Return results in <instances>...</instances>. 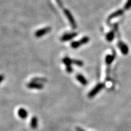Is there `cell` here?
Listing matches in <instances>:
<instances>
[{"mask_svg": "<svg viewBox=\"0 0 131 131\" xmlns=\"http://www.w3.org/2000/svg\"><path fill=\"white\" fill-rule=\"evenodd\" d=\"M64 13H65V15L67 17V18L69 23H70L71 27H72L73 29H76L77 25H76V21L70 11L68 10V9H64Z\"/></svg>", "mask_w": 131, "mask_h": 131, "instance_id": "cell-2", "label": "cell"}, {"mask_svg": "<svg viewBox=\"0 0 131 131\" xmlns=\"http://www.w3.org/2000/svg\"><path fill=\"white\" fill-rule=\"evenodd\" d=\"M78 35V33L76 32H72V33H65L61 37V41H69L72 40L74 38H75Z\"/></svg>", "mask_w": 131, "mask_h": 131, "instance_id": "cell-5", "label": "cell"}, {"mask_svg": "<svg viewBox=\"0 0 131 131\" xmlns=\"http://www.w3.org/2000/svg\"><path fill=\"white\" fill-rule=\"evenodd\" d=\"M72 64L80 67L83 66L84 65V63H83V61H82L80 60H76V59L72 60Z\"/></svg>", "mask_w": 131, "mask_h": 131, "instance_id": "cell-16", "label": "cell"}, {"mask_svg": "<svg viewBox=\"0 0 131 131\" xmlns=\"http://www.w3.org/2000/svg\"><path fill=\"white\" fill-rule=\"evenodd\" d=\"M76 129H77L78 131H84L83 130H82L81 129H80V128H76Z\"/></svg>", "mask_w": 131, "mask_h": 131, "instance_id": "cell-21", "label": "cell"}, {"mask_svg": "<svg viewBox=\"0 0 131 131\" xmlns=\"http://www.w3.org/2000/svg\"><path fill=\"white\" fill-rule=\"evenodd\" d=\"M33 82H35V83H41L42 84L43 83H46V82L47 81V80H46L44 78H34L32 80V81Z\"/></svg>", "mask_w": 131, "mask_h": 131, "instance_id": "cell-14", "label": "cell"}, {"mask_svg": "<svg viewBox=\"0 0 131 131\" xmlns=\"http://www.w3.org/2000/svg\"><path fill=\"white\" fill-rule=\"evenodd\" d=\"M89 38L88 36H84L80 40V42L81 44V45L86 44L89 43Z\"/></svg>", "mask_w": 131, "mask_h": 131, "instance_id": "cell-17", "label": "cell"}, {"mask_svg": "<svg viewBox=\"0 0 131 131\" xmlns=\"http://www.w3.org/2000/svg\"><path fill=\"white\" fill-rule=\"evenodd\" d=\"M63 64L66 66V69L69 73H71L73 72V68L72 67L71 65H72V60L70 59L69 57H66L62 60Z\"/></svg>", "mask_w": 131, "mask_h": 131, "instance_id": "cell-3", "label": "cell"}, {"mask_svg": "<svg viewBox=\"0 0 131 131\" xmlns=\"http://www.w3.org/2000/svg\"><path fill=\"white\" fill-rule=\"evenodd\" d=\"M57 2H58V5H59L60 7H62V4H61V1H60V0H57Z\"/></svg>", "mask_w": 131, "mask_h": 131, "instance_id": "cell-20", "label": "cell"}, {"mask_svg": "<svg viewBox=\"0 0 131 131\" xmlns=\"http://www.w3.org/2000/svg\"><path fill=\"white\" fill-rule=\"evenodd\" d=\"M31 126L33 129H36L38 126V119L36 117H32L31 121Z\"/></svg>", "mask_w": 131, "mask_h": 131, "instance_id": "cell-13", "label": "cell"}, {"mask_svg": "<svg viewBox=\"0 0 131 131\" xmlns=\"http://www.w3.org/2000/svg\"><path fill=\"white\" fill-rule=\"evenodd\" d=\"M131 7V0H128L127 2L126 3V4L124 7V10H128Z\"/></svg>", "mask_w": 131, "mask_h": 131, "instance_id": "cell-18", "label": "cell"}, {"mask_svg": "<svg viewBox=\"0 0 131 131\" xmlns=\"http://www.w3.org/2000/svg\"><path fill=\"white\" fill-rule=\"evenodd\" d=\"M115 58V53L114 55H107L106 57V58H105V62H106V65L108 66V67H109L110 65H111L112 63L113 62V61L114 60Z\"/></svg>", "mask_w": 131, "mask_h": 131, "instance_id": "cell-11", "label": "cell"}, {"mask_svg": "<svg viewBox=\"0 0 131 131\" xmlns=\"http://www.w3.org/2000/svg\"><path fill=\"white\" fill-rule=\"evenodd\" d=\"M27 87L29 89H43L44 86L43 84H41V83H35V82L31 81L30 83H29L27 84Z\"/></svg>", "mask_w": 131, "mask_h": 131, "instance_id": "cell-6", "label": "cell"}, {"mask_svg": "<svg viewBox=\"0 0 131 131\" xmlns=\"http://www.w3.org/2000/svg\"><path fill=\"white\" fill-rule=\"evenodd\" d=\"M82 46L81 44L80 43V41H75L72 42L70 44V46L72 48L76 49H78V47H80V46Z\"/></svg>", "mask_w": 131, "mask_h": 131, "instance_id": "cell-15", "label": "cell"}, {"mask_svg": "<svg viewBox=\"0 0 131 131\" xmlns=\"http://www.w3.org/2000/svg\"><path fill=\"white\" fill-rule=\"evenodd\" d=\"M105 84L104 83H99L97 85H96L94 89H92L89 93L88 94V97L90 98H94L97 94H98L100 91H101L102 89L104 87Z\"/></svg>", "mask_w": 131, "mask_h": 131, "instance_id": "cell-1", "label": "cell"}, {"mask_svg": "<svg viewBox=\"0 0 131 131\" xmlns=\"http://www.w3.org/2000/svg\"><path fill=\"white\" fill-rule=\"evenodd\" d=\"M4 79V75H0V83L3 81Z\"/></svg>", "mask_w": 131, "mask_h": 131, "instance_id": "cell-19", "label": "cell"}, {"mask_svg": "<svg viewBox=\"0 0 131 131\" xmlns=\"http://www.w3.org/2000/svg\"><path fill=\"white\" fill-rule=\"evenodd\" d=\"M18 115L21 119H26L27 117V112L25 109L20 108L18 110Z\"/></svg>", "mask_w": 131, "mask_h": 131, "instance_id": "cell-9", "label": "cell"}, {"mask_svg": "<svg viewBox=\"0 0 131 131\" xmlns=\"http://www.w3.org/2000/svg\"><path fill=\"white\" fill-rule=\"evenodd\" d=\"M124 12H125V10H124V9H119V10L115 11V12H114V13H112V14L109 16L108 21H109L110 20H111L112 19L114 18L118 17V16H121L124 13Z\"/></svg>", "mask_w": 131, "mask_h": 131, "instance_id": "cell-8", "label": "cell"}, {"mask_svg": "<svg viewBox=\"0 0 131 131\" xmlns=\"http://www.w3.org/2000/svg\"><path fill=\"white\" fill-rule=\"evenodd\" d=\"M118 46L121 52L123 53V54L127 55L128 54V52H129V48H128V46L125 43H124L121 41H119L118 42Z\"/></svg>", "mask_w": 131, "mask_h": 131, "instance_id": "cell-7", "label": "cell"}, {"mask_svg": "<svg viewBox=\"0 0 131 131\" xmlns=\"http://www.w3.org/2000/svg\"><path fill=\"white\" fill-rule=\"evenodd\" d=\"M115 37V32L114 31H111L106 34V39L109 42H111L114 40Z\"/></svg>", "mask_w": 131, "mask_h": 131, "instance_id": "cell-12", "label": "cell"}, {"mask_svg": "<svg viewBox=\"0 0 131 131\" xmlns=\"http://www.w3.org/2000/svg\"><path fill=\"white\" fill-rule=\"evenodd\" d=\"M50 31H51V27H46L44 28L41 29L36 31L35 33V35L36 38H41L46 35V34L48 33Z\"/></svg>", "mask_w": 131, "mask_h": 131, "instance_id": "cell-4", "label": "cell"}, {"mask_svg": "<svg viewBox=\"0 0 131 131\" xmlns=\"http://www.w3.org/2000/svg\"><path fill=\"white\" fill-rule=\"evenodd\" d=\"M76 79L78 80L82 85L86 86L87 84V81L86 79V78L84 77L83 75L81 74H78L76 75Z\"/></svg>", "mask_w": 131, "mask_h": 131, "instance_id": "cell-10", "label": "cell"}]
</instances>
